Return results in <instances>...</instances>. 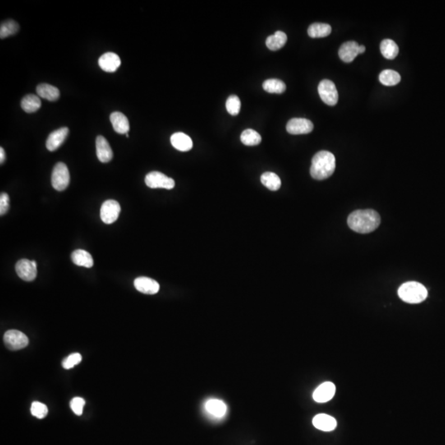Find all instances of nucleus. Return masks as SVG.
Listing matches in <instances>:
<instances>
[{
  "label": "nucleus",
  "instance_id": "1",
  "mask_svg": "<svg viewBox=\"0 0 445 445\" xmlns=\"http://www.w3.org/2000/svg\"><path fill=\"white\" fill-rule=\"evenodd\" d=\"M380 216L373 209H359L348 217L349 227L359 234L373 232L380 225Z\"/></svg>",
  "mask_w": 445,
  "mask_h": 445
},
{
  "label": "nucleus",
  "instance_id": "2",
  "mask_svg": "<svg viewBox=\"0 0 445 445\" xmlns=\"http://www.w3.org/2000/svg\"><path fill=\"white\" fill-rule=\"evenodd\" d=\"M336 169V158L329 151L316 153L312 159L310 173L316 180H324L332 176Z\"/></svg>",
  "mask_w": 445,
  "mask_h": 445
},
{
  "label": "nucleus",
  "instance_id": "3",
  "mask_svg": "<svg viewBox=\"0 0 445 445\" xmlns=\"http://www.w3.org/2000/svg\"><path fill=\"white\" fill-rule=\"evenodd\" d=\"M398 296L402 301L408 304H420L428 296L426 288L415 281H410L401 285L398 289Z\"/></svg>",
  "mask_w": 445,
  "mask_h": 445
},
{
  "label": "nucleus",
  "instance_id": "4",
  "mask_svg": "<svg viewBox=\"0 0 445 445\" xmlns=\"http://www.w3.org/2000/svg\"><path fill=\"white\" fill-rule=\"evenodd\" d=\"M70 172L67 166L64 162H58L54 167L52 176H51V184L56 190L62 191L65 190L70 185Z\"/></svg>",
  "mask_w": 445,
  "mask_h": 445
},
{
  "label": "nucleus",
  "instance_id": "5",
  "mask_svg": "<svg viewBox=\"0 0 445 445\" xmlns=\"http://www.w3.org/2000/svg\"><path fill=\"white\" fill-rule=\"evenodd\" d=\"M5 346L10 350H18L24 349L29 343L28 336L18 330H10L4 336Z\"/></svg>",
  "mask_w": 445,
  "mask_h": 445
},
{
  "label": "nucleus",
  "instance_id": "6",
  "mask_svg": "<svg viewBox=\"0 0 445 445\" xmlns=\"http://www.w3.org/2000/svg\"><path fill=\"white\" fill-rule=\"evenodd\" d=\"M321 99L329 106H335L338 102V92L333 82L324 79L320 82L318 88Z\"/></svg>",
  "mask_w": 445,
  "mask_h": 445
},
{
  "label": "nucleus",
  "instance_id": "7",
  "mask_svg": "<svg viewBox=\"0 0 445 445\" xmlns=\"http://www.w3.org/2000/svg\"><path fill=\"white\" fill-rule=\"evenodd\" d=\"M145 184L152 189L163 188L171 190L175 186L173 179L159 172H151L145 176Z\"/></svg>",
  "mask_w": 445,
  "mask_h": 445
},
{
  "label": "nucleus",
  "instance_id": "8",
  "mask_svg": "<svg viewBox=\"0 0 445 445\" xmlns=\"http://www.w3.org/2000/svg\"><path fill=\"white\" fill-rule=\"evenodd\" d=\"M121 213V205L118 202L113 199H109L102 204L100 215L102 222L107 225H111L116 222Z\"/></svg>",
  "mask_w": 445,
  "mask_h": 445
},
{
  "label": "nucleus",
  "instance_id": "9",
  "mask_svg": "<svg viewBox=\"0 0 445 445\" xmlns=\"http://www.w3.org/2000/svg\"><path fill=\"white\" fill-rule=\"evenodd\" d=\"M18 276L25 281H33L37 276V263L28 259L19 260L15 267Z\"/></svg>",
  "mask_w": 445,
  "mask_h": 445
},
{
  "label": "nucleus",
  "instance_id": "10",
  "mask_svg": "<svg viewBox=\"0 0 445 445\" xmlns=\"http://www.w3.org/2000/svg\"><path fill=\"white\" fill-rule=\"evenodd\" d=\"M313 124L305 118H293L286 125V130L291 135H305L312 132Z\"/></svg>",
  "mask_w": 445,
  "mask_h": 445
},
{
  "label": "nucleus",
  "instance_id": "11",
  "mask_svg": "<svg viewBox=\"0 0 445 445\" xmlns=\"http://www.w3.org/2000/svg\"><path fill=\"white\" fill-rule=\"evenodd\" d=\"M336 393V386L332 382H325L318 386L313 392L314 401L319 403H324L332 400Z\"/></svg>",
  "mask_w": 445,
  "mask_h": 445
},
{
  "label": "nucleus",
  "instance_id": "12",
  "mask_svg": "<svg viewBox=\"0 0 445 445\" xmlns=\"http://www.w3.org/2000/svg\"><path fill=\"white\" fill-rule=\"evenodd\" d=\"M134 285L138 291L145 295H155L160 289L159 284L157 281L144 276L135 279Z\"/></svg>",
  "mask_w": 445,
  "mask_h": 445
},
{
  "label": "nucleus",
  "instance_id": "13",
  "mask_svg": "<svg viewBox=\"0 0 445 445\" xmlns=\"http://www.w3.org/2000/svg\"><path fill=\"white\" fill-rule=\"evenodd\" d=\"M121 59L116 54L112 52L102 55L98 60V65L102 70L106 72L112 73L116 71V70L121 65Z\"/></svg>",
  "mask_w": 445,
  "mask_h": 445
},
{
  "label": "nucleus",
  "instance_id": "14",
  "mask_svg": "<svg viewBox=\"0 0 445 445\" xmlns=\"http://www.w3.org/2000/svg\"><path fill=\"white\" fill-rule=\"evenodd\" d=\"M69 132L70 130L67 127H63L51 133L47 140V149L51 152L58 149L67 138Z\"/></svg>",
  "mask_w": 445,
  "mask_h": 445
},
{
  "label": "nucleus",
  "instance_id": "15",
  "mask_svg": "<svg viewBox=\"0 0 445 445\" xmlns=\"http://www.w3.org/2000/svg\"><path fill=\"white\" fill-rule=\"evenodd\" d=\"M96 148L97 156L100 162H108L113 157V153L111 150L109 143L102 135H98L96 139Z\"/></svg>",
  "mask_w": 445,
  "mask_h": 445
},
{
  "label": "nucleus",
  "instance_id": "16",
  "mask_svg": "<svg viewBox=\"0 0 445 445\" xmlns=\"http://www.w3.org/2000/svg\"><path fill=\"white\" fill-rule=\"evenodd\" d=\"M359 45L355 42H345L339 49V56L341 61L346 63L352 62L359 55Z\"/></svg>",
  "mask_w": 445,
  "mask_h": 445
},
{
  "label": "nucleus",
  "instance_id": "17",
  "mask_svg": "<svg viewBox=\"0 0 445 445\" xmlns=\"http://www.w3.org/2000/svg\"><path fill=\"white\" fill-rule=\"evenodd\" d=\"M111 125L113 126V129L116 133L118 134H128L130 130V123L127 117L121 112H113L110 116Z\"/></svg>",
  "mask_w": 445,
  "mask_h": 445
},
{
  "label": "nucleus",
  "instance_id": "18",
  "mask_svg": "<svg viewBox=\"0 0 445 445\" xmlns=\"http://www.w3.org/2000/svg\"><path fill=\"white\" fill-rule=\"evenodd\" d=\"M313 424L318 429L322 431H332L336 429L337 422L336 419L327 414H318L313 418Z\"/></svg>",
  "mask_w": 445,
  "mask_h": 445
},
{
  "label": "nucleus",
  "instance_id": "19",
  "mask_svg": "<svg viewBox=\"0 0 445 445\" xmlns=\"http://www.w3.org/2000/svg\"><path fill=\"white\" fill-rule=\"evenodd\" d=\"M171 144L174 148L181 152H186L192 148V140L184 133H175L171 136Z\"/></svg>",
  "mask_w": 445,
  "mask_h": 445
},
{
  "label": "nucleus",
  "instance_id": "20",
  "mask_svg": "<svg viewBox=\"0 0 445 445\" xmlns=\"http://www.w3.org/2000/svg\"><path fill=\"white\" fill-rule=\"evenodd\" d=\"M71 259L74 264L79 267H87L91 268L93 266V257L90 253L83 249H78L74 251L71 254Z\"/></svg>",
  "mask_w": 445,
  "mask_h": 445
},
{
  "label": "nucleus",
  "instance_id": "21",
  "mask_svg": "<svg viewBox=\"0 0 445 445\" xmlns=\"http://www.w3.org/2000/svg\"><path fill=\"white\" fill-rule=\"evenodd\" d=\"M37 93L39 97L48 100L50 102H56L60 98V91L58 88L51 84H40L37 86Z\"/></svg>",
  "mask_w": 445,
  "mask_h": 445
},
{
  "label": "nucleus",
  "instance_id": "22",
  "mask_svg": "<svg viewBox=\"0 0 445 445\" xmlns=\"http://www.w3.org/2000/svg\"><path fill=\"white\" fill-rule=\"evenodd\" d=\"M287 42V36L281 31H277L274 35L267 37L266 45L271 51H278L285 46Z\"/></svg>",
  "mask_w": 445,
  "mask_h": 445
},
{
  "label": "nucleus",
  "instance_id": "23",
  "mask_svg": "<svg viewBox=\"0 0 445 445\" xmlns=\"http://www.w3.org/2000/svg\"><path fill=\"white\" fill-rule=\"evenodd\" d=\"M332 33V27L327 24H311L308 29V34L312 38H322L329 36Z\"/></svg>",
  "mask_w": 445,
  "mask_h": 445
},
{
  "label": "nucleus",
  "instance_id": "24",
  "mask_svg": "<svg viewBox=\"0 0 445 445\" xmlns=\"http://www.w3.org/2000/svg\"><path fill=\"white\" fill-rule=\"evenodd\" d=\"M21 106L27 113H33L42 107V102L38 96L28 94L22 100Z\"/></svg>",
  "mask_w": 445,
  "mask_h": 445
},
{
  "label": "nucleus",
  "instance_id": "25",
  "mask_svg": "<svg viewBox=\"0 0 445 445\" xmlns=\"http://www.w3.org/2000/svg\"><path fill=\"white\" fill-rule=\"evenodd\" d=\"M381 53L385 58L393 60L398 55V46L391 39H385L380 44Z\"/></svg>",
  "mask_w": 445,
  "mask_h": 445
},
{
  "label": "nucleus",
  "instance_id": "26",
  "mask_svg": "<svg viewBox=\"0 0 445 445\" xmlns=\"http://www.w3.org/2000/svg\"><path fill=\"white\" fill-rule=\"evenodd\" d=\"M262 183L271 190H278L281 186V178L274 172H267L261 176Z\"/></svg>",
  "mask_w": 445,
  "mask_h": 445
},
{
  "label": "nucleus",
  "instance_id": "27",
  "mask_svg": "<svg viewBox=\"0 0 445 445\" xmlns=\"http://www.w3.org/2000/svg\"><path fill=\"white\" fill-rule=\"evenodd\" d=\"M379 81L385 86H394L401 81V76L394 70H385L379 74Z\"/></svg>",
  "mask_w": 445,
  "mask_h": 445
},
{
  "label": "nucleus",
  "instance_id": "28",
  "mask_svg": "<svg viewBox=\"0 0 445 445\" xmlns=\"http://www.w3.org/2000/svg\"><path fill=\"white\" fill-rule=\"evenodd\" d=\"M262 87L266 92L269 93L281 94L286 90V85L285 83L277 79H267L263 83Z\"/></svg>",
  "mask_w": 445,
  "mask_h": 445
},
{
  "label": "nucleus",
  "instance_id": "29",
  "mask_svg": "<svg viewBox=\"0 0 445 445\" xmlns=\"http://www.w3.org/2000/svg\"><path fill=\"white\" fill-rule=\"evenodd\" d=\"M205 408L209 414L214 415L216 417H222L226 413V406L220 400H216V399L209 400V401H207Z\"/></svg>",
  "mask_w": 445,
  "mask_h": 445
},
{
  "label": "nucleus",
  "instance_id": "30",
  "mask_svg": "<svg viewBox=\"0 0 445 445\" xmlns=\"http://www.w3.org/2000/svg\"><path fill=\"white\" fill-rule=\"evenodd\" d=\"M241 141L243 144L248 146H255L262 142V136L259 133L252 129H248L242 133Z\"/></svg>",
  "mask_w": 445,
  "mask_h": 445
},
{
  "label": "nucleus",
  "instance_id": "31",
  "mask_svg": "<svg viewBox=\"0 0 445 445\" xmlns=\"http://www.w3.org/2000/svg\"><path fill=\"white\" fill-rule=\"evenodd\" d=\"M19 30V26L18 23L13 20H8L1 24L0 28V37L1 39L6 38L10 36L16 34Z\"/></svg>",
  "mask_w": 445,
  "mask_h": 445
},
{
  "label": "nucleus",
  "instance_id": "32",
  "mask_svg": "<svg viewBox=\"0 0 445 445\" xmlns=\"http://www.w3.org/2000/svg\"><path fill=\"white\" fill-rule=\"evenodd\" d=\"M226 109L232 116H237L241 110V101L236 95L230 96L226 102Z\"/></svg>",
  "mask_w": 445,
  "mask_h": 445
},
{
  "label": "nucleus",
  "instance_id": "33",
  "mask_svg": "<svg viewBox=\"0 0 445 445\" xmlns=\"http://www.w3.org/2000/svg\"><path fill=\"white\" fill-rule=\"evenodd\" d=\"M31 412L33 416L38 419H43L48 414V408L45 404L41 403L39 401H34L31 406Z\"/></svg>",
  "mask_w": 445,
  "mask_h": 445
},
{
  "label": "nucleus",
  "instance_id": "34",
  "mask_svg": "<svg viewBox=\"0 0 445 445\" xmlns=\"http://www.w3.org/2000/svg\"><path fill=\"white\" fill-rule=\"evenodd\" d=\"M81 361L82 355L79 353H74L63 360L62 366L65 369H72L73 367L79 364Z\"/></svg>",
  "mask_w": 445,
  "mask_h": 445
},
{
  "label": "nucleus",
  "instance_id": "35",
  "mask_svg": "<svg viewBox=\"0 0 445 445\" xmlns=\"http://www.w3.org/2000/svg\"><path fill=\"white\" fill-rule=\"evenodd\" d=\"M84 405L85 401L82 397H74L72 399V401H70V407L74 414H76L77 415H81L83 414Z\"/></svg>",
  "mask_w": 445,
  "mask_h": 445
},
{
  "label": "nucleus",
  "instance_id": "36",
  "mask_svg": "<svg viewBox=\"0 0 445 445\" xmlns=\"http://www.w3.org/2000/svg\"><path fill=\"white\" fill-rule=\"evenodd\" d=\"M10 209V196L7 193H2L0 195V214L4 215Z\"/></svg>",
  "mask_w": 445,
  "mask_h": 445
},
{
  "label": "nucleus",
  "instance_id": "37",
  "mask_svg": "<svg viewBox=\"0 0 445 445\" xmlns=\"http://www.w3.org/2000/svg\"><path fill=\"white\" fill-rule=\"evenodd\" d=\"M5 161V149L3 148H0V162H1V164H3Z\"/></svg>",
  "mask_w": 445,
  "mask_h": 445
},
{
  "label": "nucleus",
  "instance_id": "38",
  "mask_svg": "<svg viewBox=\"0 0 445 445\" xmlns=\"http://www.w3.org/2000/svg\"><path fill=\"white\" fill-rule=\"evenodd\" d=\"M364 51H365V47L364 46H359V54L364 53Z\"/></svg>",
  "mask_w": 445,
  "mask_h": 445
}]
</instances>
